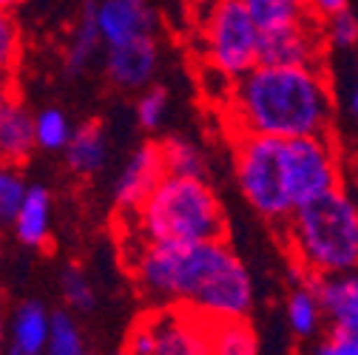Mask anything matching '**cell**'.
<instances>
[{
  "mask_svg": "<svg viewBox=\"0 0 358 355\" xmlns=\"http://www.w3.org/2000/svg\"><path fill=\"white\" fill-rule=\"evenodd\" d=\"M49 222H52V202L46 188L31 185L17 216H15V236L29 247H43L49 242Z\"/></svg>",
  "mask_w": 358,
  "mask_h": 355,
  "instance_id": "cell-16",
  "label": "cell"
},
{
  "mask_svg": "<svg viewBox=\"0 0 358 355\" xmlns=\"http://www.w3.org/2000/svg\"><path fill=\"white\" fill-rule=\"evenodd\" d=\"M327 37H330L333 46H338V49L355 46V43H358V20L350 12L336 15L333 20H327Z\"/></svg>",
  "mask_w": 358,
  "mask_h": 355,
  "instance_id": "cell-28",
  "label": "cell"
},
{
  "mask_svg": "<svg viewBox=\"0 0 358 355\" xmlns=\"http://www.w3.org/2000/svg\"><path fill=\"white\" fill-rule=\"evenodd\" d=\"M322 43L313 37L307 23H293L285 29L262 31L259 66H287V68H319Z\"/></svg>",
  "mask_w": 358,
  "mask_h": 355,
  "instance_id": "cell-9",
  "label": "cell"
},
{
  "mask_svg": "<svg viewBox=\"0 0 358 355\" xmlns=\"http://www.w3.org/2000/svg\"><path fill=\"white\" fill-rule=\"evenodd\" d=\"M159 151H162V165H165V173H173V176H191V180H205V171H208V162L202 157V151L182 140V137H168L159 143Z\"/></svg>",
  "mask_w": 358,
  "mask_h": 355,
  "instance_id": "cell-21",
  "label": "cell"
},
{
  "mask_svg": "<svg viewBox=\"0 0 358 355\" xmlns=\"http://www.w3.org/2000/svg\"><path fill=\"white\" fill-rule=\"evenodd\" d=\"M154 335V355H210V319L168 304L143 316Z\"/></svg>",
  "mask_w": 358,
  "mask_h": 355,
  "instance_id": "cell-8",
  "label": "cell"
},
{
  "mask_svg": "<svg viewBox=\"0 0 358 355\" xmlns=\"http://www.w3.org/2000/svg\"><path fill=\"white\" fill-rule=\"evenodd\" d=\"M6 355H26V352H23V349H17V347H9V352H6Z\"/></svg>",
  "mask_w": 358,
  "mask_h": 355,
  "instance_id": "cell-35",
  "label": "cell"
},
{
  "mask_svg": "<svg viewBox=\"0 0 358 355\" xmlns=\"http://www.w3.org/2000/svg\"><path fill=\"white\" fill-rule=\"evenodd\" d=\"M316 293L333 333L358 335V273H336L316 279Z\"/></svg>",
  "mask_w": 358,
  "mask_h": 355,
  "instance_id": "cell-12",
  "label": "cell"
},
{
  "mask_svg": "<svg viewBox=\"0 0 358 355\" xmlns=\"http://www.w3.org/2000/svg\"><path fill=\"white\" fill-rule=\"evenodd\" d=\"M29 188L31 185L23 182V176L17 171L3 168V173H0V216L15 222V216H17L20 205H23V199H26Z\"/></svg>",
  "mask_w": 358,
  "mask_h": 355,
  "instance_id": "cell-25",
  "label": "cell"
},
{
  "mask_svg": "<svg viewBox=\"0 0 358 355\" xmlns=\"http://www.w3.org/2000/svg\"><path fill=\"white\" fill-rule=\"evenodd\" d=\"M43 355H88L83 333L69 313H52V335Z\"/></svg>",
  "mask_w": 358,
  "mask_h": 355,
  "instance_id": "cell-23",
  "label": "cell"
},
{
  "mask_svg": "<svg viewBox=\"0 0 358 355\" xmlns=\"http://www.w3.org/2000/svg\"><path fill=\"white\" fill-rule=\"evenodd\" d=\"M131 273L157 304H179L208 319H248L253 282L225 239L213 242H143L134 239Z\"/></svg>",
  "mask_w": 358,
  "mask_h": 355,
  "instance_id": "cell-1",
  "label": "cell"
},
{
  "mask_svg": "<svg viewBox=\"0 0 358 355\" xmlns=\"http://www.w3.org/2000/svg\"><path fill=\"white\" fill-rule=\"evenodd\" d=\"M134 3H145V0H134Z\"/></svg>",
  "mask_w": 358,
  "mask_h": 355,
  "instance_id": "cell-36",
  "label": "cell"
},
{
  "mask_svg": "<svg viewBox=\"0 0 358 355\" xmlns=\"http://www.w3.org/2000/svg\"><path fill=\"white\" fill-rule=\"evenodd\" d=\"M185 3H188V6L194 9V12H199V15H205V12H208V9H210V6L216 3V0H185Z\"/></svg>",
  "mask_w": 358,
  "mask_h": 355,
  "instance_id": "cell-32",
  "label": "cell"
},
{
  "mask_svg": "<svg viewBox=\"0 0 358 355\" xmlns=\"http://www.w3.org/2000/svg\"><path fill=\"white\" fill-rule=\"evenodd\" d=\"M134 239L143 242H213L225 239V213L205 180L165 173L154 194L131 213Z\"/></svg>",
  "mask_w": 358,
  "mask_h": 355,
  "instance_id": "cell-4",
  "label": "cell"
},
{
  "mask_svg": "<svg viewBox=\"0 0 358 355\" xmlns=\"http://www.w3.org/2000/svg\"><path fill=\"white\" fill-rule=\"evenodd\" d=\"M66 162L74 173L92 176L106 162V131L100 122H85L74 128L71 143L66 145Z\"/></svg>",
  "mask_w": 358,
  "mask_h": 355,
  "instance_id": "cell-17",
  "label": "cell"
},
{
  "mask_svg": "<svg viewBox=\"0 0 358 355\" xmlns=\"http://www.w3.org/2000/svg\"><path fill=\"white\" fill-rule=\"evenodd\" d=\"M157 68V40L140 37L125 46H114L106 55V71L120 88H143L151 82Z\"/></svg>",
  "mask_w": 358,
  "mask_h": 355,
  "instance_id": "cell-13",
  "label": "cell"
},
{
  "mask_svg": "<svg viewBox=\"0 0 358 355\" xmlns=\"http://www.w3.org/2000/svg\"><path fill=\"white\" fill-rule=\"evenodd\" d=\"M210 355H259L248 319H210Z\"/></svg>",
  "mask_w": 358,
  "mask_h": 355,
  "instance_id": "cell-19",
  "label": "cell"
},
{
  "mask_svg": "<svg viewBox=\"0 0 358 355\" xmlns=\"http://www.w3.org/2000/svg\"><path fill=\"white\" fill-rule=\"evenodd\" d=\"M324 319V307L316 293V284H299L293 287L287 298V321L296 335H313L319 330V321Z\"/></svg>",
  "mask_w": 358,
  "mask_h": 355,
  "instance_id": "cell-20",
  "label": "cell"
},
{
  "mask_svg": "<svg viewBox=\"0 0 358 355\" xmlns=\"http://www.w3.org/2000/svg\"><path fill=\"white\" fill-rule=\"evenodd\" d=\"M97 6L94 0H85L83 6V15H80V23L74 29V37H71V46L66 52V71L71 77H77L88 60H92V55L97 52V46L103 43V34H100V23H97Z\"/></svg>",
  "mask_w": 358,
  "mask_h": 355,
  "instance_id": "cell-18",
  "label": "cell"
},
{
  "mask_svg": "<svg viewBox=\"0 0 358 355\" xmlns=\"http://www.w3.org/2000/svg\"><path fill=\"white\" fill-rule=\"evenodd\" d=\"M285 162L287 185L296 208L338 188V159L330 145V137L285 140Z\"/></svg>",
  "mask_w": 358,
  "mask_h": 355,
  "instance_id": "cell-7",
  "label": "cell"
},
{
  "mask_svg": "<svg viewBox=\"0 0 358 355\" xmlns=\"http://www.w3.org/2000/svg\"><path fill=\"white\" fill-rule=\"evenodd\" d=\"M301 3H304V6H307V0H301Z\"/></svg>",
  "mask_w": 358,
  "mask_h": 355,
  "instance_id": "cell-37",
  "label": "cell"
},
{
  "mask_svg": "<svg viewBox=\"0 0 358 355\" xmlns=\"http://www.w3.org/2000/svg\"><path fill=\"white\" fill-rule=\"evenodd\" d=\"M97 23L108 49L154 34V12L134 0H103L97 6Z\"/></svg>",
  "mask_w": 358,
  "mask_h": 355,
  "instance_id": "cell-11",
  "label": "cell"
},
{
  "mask_svg": "<svg viewBox=\"0 0 358 355\" xmlns=\"http://www.w3.org/2000/svg\"><path fill=\"white\" fill-rule=\"evenodd\" d=\"M350 108L358 114V82H355V88H352V97H350Z\"/></svg>",
  "mask_w": 358,
  "mask_h": 355,
  "instance_id": "cell-33",
  "label": "cell"
},
{
  "mask_svg": "<svg viewBox=\"0 0 358 355\" xmlns=\"http://www.w3.org/2000/svg\"><path fill=\"white\" fill-rule=\"evenodd\" d=\"M23 0H0V6H3V12H9L12 6H20Z\"/></svg>",
  "mask_w": 358,
  "mask_h": 355,
  "instance_id": "cell-34",
  "label": "cell"
},
{
  "mask_svg": "<svg viewBox=\"0 0 358 355\" xmlns=\"http://www.w3.org/2000/svg\"><path fill=\"white\" fill-rule=\"evenodd\" d=\"M262 29L245 0H216L202 15V57L231 80H242L259 66Z\"/></svg>",
  "mask_w": 358,
  "mask_h": 355,
  "instance_id": "cell-6",
  "label": "cell"
},
{
  "mask_svg": "<svg viewBox=\"0 0 358 355\" xmlns=\"http://www.w3.org/2000/svg\"><path fill=\"white\" fill-rule=\"evenodd\" d=\"M162 176H165V165H162L159 143L143 145L137 154L125 162L120 180H117V191H114L117 205L122 210L134 213L154 194V188L162 182Z\"/></svg>",
  "mask_w": 358,
  "mask_h": 355,
  "instance_id": "cell-10",
  "label": "cell"
},
{
  "mask_svg": "<svg viewBox=\"0 0 358 355\" xmlns=\"http://www.w3.org/2000/svg\"><path fill=\"white\" fill-rule=\"evenodd\" d=\"M285 231L293 261L316 279L358 270V205L341 188L296 208Z\"/></svg>",
  "mask_w": 358,
  "mask_h": 355,
  "instance_id": "cell-3",
  "label": "cell"
},
{
  "mask_svg": "<svg viewBox=\"0 0 358 355\" xmlns=\"http://www.w3.org/2000/svg\"><path fill=\"white\" fill-rule=\"evenodd\" d=\"M34 148H37L34 117L26 111V106L17 97L6 92L3 106H0V151H3L6 165L26 162Z\"/></svg>",
  "mask_w": 358,
  "mask_h": 355,
  "instance_id": "cell-14",
  "label": "cell"
},
{
  "mask_svg": "<svg viewBox=\"0 0 358 355\" xmlns=\"http://www.w3.org/2000/svg\"><path fill=\"white\" fill-rule=\"evenodd\" d=\"M60 287H63V296L66 301L74 307V310H92L94 307V290H92V282L85 279L83 270L77 268H66L63 276H60Z\"/></svg>",
  "mask_w": 358,
  "mask_h": 355,
  "instance_id": "cell-26",
  "label": "cell"
},
{
  "mask_svg": "<svg viewBox=\"0 0 358 355\" xmlns=\"http://www.w3.org/2000/svg\"><path fill=\"white\" fill-rule=\"evenodd\" d=\"M34 125H37V145L46 148V151H57V148H66L71 143V125L66 119V114L60 108H46L34 117Z\"/></svg>",
  "mask_w": 358,
  "mask_h": 355,
  "instance_id": "cell-24",
  "label": "cell"
},
{
  "mask_svg": "<svg viewBox=\"0 0 358 355\" xmlns=\"http://www.w3.org/2000/svg\"><path fill=\"white\" fill-rule=\"evenodd\" d=\"M313 355H358V335H344V333H330Z\"/></svg>",
  "mask_w": 358,
  "mask_h": 355,
  "instance_id": "cell-30",
  "label": "cell"
},
{
  "mask_svg": "<svg viewBox=\"0 0 358 355\" xmlns=\"http://www.w3.org/2000/svg\"><path fill=\"white\" fill-rule=\"evenodd\" d=\"M17 52H20V29L9 15H3L0 17V60H3V71H12Z\"/></svg>",
  "mask_w": 358,
  "mask_h": 355,
  "instance_id": "cell-29",
  "label": "cell"
},
{
  "mask_svg": "<svg viewBox=\"0 0 358 355\" xmlns=\"http://www.w3.org/2000/svg\"><path fill=\"white\" fill-rule=\"evenodd\" d=\"M165 111H168V92H165V88H148V92L140 97L137 119H140V125L145 131H154V128L162 125Z\"/></svg>",
  "mask_w": 358,
  "mask_h": 355,
  "instance_id": "cell-27",
  "label": "cell"
},
{
  "mask_svg": "<svg viewBox=\"0 0 358 355\" xmlns=\"http://www.w3.org/2000/svg\"><path fill=\"white\" fill-rule=\"evenodd\" d=\"M236 180L245 199L271 222H285L293 216L296 205L287 185V162L282 137H236Z\"/></svg>",
  "mask_w": 358,
  "mask_h": 355,
  "instance_id": "cell-5",
  "label": "cell"
},
{
  "mask_svg": "<svg viewBox=\"0 0 358 355\" xmlns=\"http://www.w3.org/2000/svg\"><path fill=\"white\" fill-rule=\"evenodd\" d=\"M52 335V313L40 301H23L12 313V347L26 355H43Z\"/></svg>",
  "mask_w": 358,
  "mask_h": 355,
  "instance_id": "cell-15",
  "label": "cell"
},
{
  "mask_svg": "<svg viewBox=\"0 0 358 355\" xmlns=\"http://www.w3.org/2000/svg\"><path fill=\"white\" fill-rule=\"evenodd\" d=\"M245 3L262 31H273V29L301 23L304 12H307L301 0H245Z\"/></svg>",
  "mask_w": 358,
  "mask_h": 355,
  "instance_id": "cell-22",
  "label": "cell"
},
{
  "mask_svg": "<svg viewBox=\"0 0 358 355\" xmlns=\"http://www.w3.org/2000/svg\"><path fill=\"white\" fill-rule=\"evenodd\" d=\"M228 119L236 137H327L333 97L319 68L256 66L234 82Z\"/></svg>",
  "mask_w": 358,
  "mask_h": 355,
  "instance_id": "cell-2",
  "label": "cell"
},
{
  "mask_svg": "<svg viewBox=\"0 0 358 355\" xmlns=\"http://www.w3.org/2000/svg\"><path fill=\"white\" fill-rule=\"evenodd\" d=\"M307 12L324 20H333L336 15L347 12V0H307Z\"/></svg>",
  "mask_w": 358,
  "mask_h": 355,
  "instance_id": "cell-31",
  "label": "cell"
}]
</instances>
